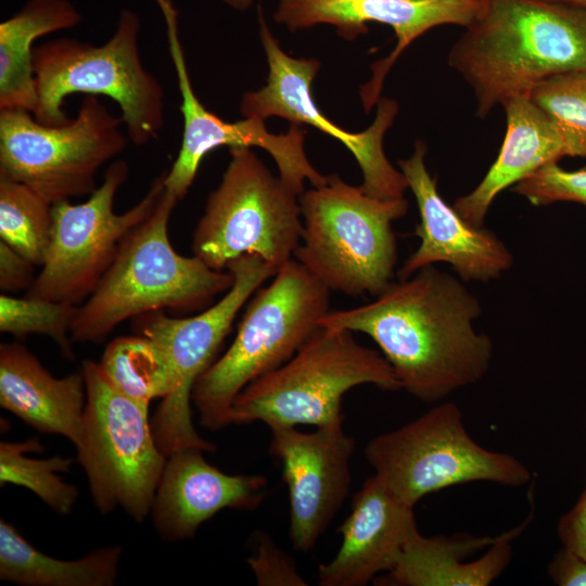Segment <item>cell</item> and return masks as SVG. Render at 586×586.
<instances>
[{
	"mask_svg": "<svg viewBox=\"0 0 586 586\" xmlns=\"http://www.w3.org/2000/svg\"><path fill=\"white\" fill-rule=\"evenodd\" d=\"M481 305L457 278L434 265L391 282L370 303L329 310L319 324L367 334L402 390L436 403L488 371L493 342L474 329Z\"/></svg>",
	"mask_w": 586,
	"mask_h": 586,
	"instance_id": "obj_1",
	"label": "cell"
},
{
	"mask_svg": "<svg viewBox=\"0 0 586 586\" xmlns=\"http://www.w3.org/2000/svg\"><path fill=\"white\" fill-rule=\"evenodd\" d=\"M227 4L235 9H245L251 5L253 0H224Z\"/></svg>",
	"mask_w": 586,
	"mask_h": 586,
	"instance_id": "obj_37",
	"label": "cell"
},
{
	"mask_svg": "<svg viewBox=\"0 0 586 586\" xmlns=\"http://www.w3.org/2000/svg\"><path fill=\"white\" fill-rule=\"evenodd\" d=\"M122 547L98 548L76 560H60L29 544L0 521V578L23 586H111L116 582Z\"/></svg>",
	"mask_w": 586,
	"mask_h": 586,
	"instance_id": "obj_25",
	"label": "cell"
},
{
	"mask_svg": "<svg viewBox=\"0 0 586 586\" xmlns=\"http://www.w3.org/2000/svg\"><path fill=\"white\" fill-rule=\"evenodd\" d=\"M87 392L84 375L54 378L25 346L0 345V405L40 433L75 446L81 435Z\"/></svg>",
	"mask_w": 586,
	"mask_h": 586,
	"instance_id": "obj_23",
	"label": "cell"
},
{
	"mask_svg": "<svg viewBox=\"0 0 586 586\" xmlns=\"http://www.w3.org/2000/svg\"><path fill=\"white\" fill-rule=\"evenodd\" d=\"M485 4L486 0H280L273 17L291 31L331 24L348 40L366 33L368 22L391 26L397 38L396 47L372 65V78L361 87L360 95L368 112L378 103L388 71L413 40L438 25L467 28Z\"/></svg>",
	"mask_w": 586,
	"mask_h": 586,
	"instance_id": "obj_17",
	"label": "cell"
},
{
	"mask_svg": "<svg viewBox=\"0 0 586 586\" xmlns=\"http://www.w3.org/2000/svg\"><path fill=\"white\" fill-rule=\"evenodd\" d=\"M330 290L292 258L249 300L229 348L198 379L192 403L202 426L229 423L235 397L254 380L290 360L330 310Z\"/></svg>",
	"mask_w": 586,
	"mask_h": 586,
	"instance_id": "obj_4",
	"label": "cell"
},
{
	"mask_svg": "<svg viewBox=\"0 0 586 586\" xmlns=\"http://www.w3.org/2000/svg\"><path fill=\"white\" fill-rule=\"evenodd\" d=\"M448 65L485 117L551 77L586 71V11L546 0H486L451 47Z\"/></svg>",
	"mask_w": 586,
	"mask_h": 586,
	"instance_id": "obj_2",
	"label": "cell"
},
{
	"mask_svg": "<svg viewBox=\"0 0 586 586\" xmlns=\"http://www.w3.org/2000/svg\"><path fill=\"white\" fill-rule=\"evenodd\" d=\"M530 95L558 122L570 156L586 157V71L551 77Z\"/></svg>",
	"mask_w": 586,
	"mask_h": 586,
	"instance_id": "obj_30",
	"label": "cell"
},
{
	"mask_svg": "<svg viewBox=\"0 0 586 586\" xmlns=\"http://www.w3.org/2000/svg\"><path fill=\"white\" fill-rule=\"evenodd\" d=\"M496 537L467 534L423 536L417 531L405 545L396 563L378 585L396 586H487L508 566L512 540L527 525Z\"/></svg>",
	"mask_w": 586,
	"mask_h": 586,
	"instance_id": "obj_21",
	"label": "cell"
},
{
	"mask_svg": "<svg viewBox=\"0 0 586 586\" xmlns=\"http://www.w3.org/2000/svg\"><path fill=\"white\" fill-rule=\"evenodd\" d=\"M53 204L30 187L0 176V237L35 266L43 264Z\"/></svg>",
	"mask_w": 586,
	"mask_h": 586,
	"instance_id": "obj_27",
	"label": "cell"
},
{
	"mask_svg": "<svg viewBox=\"0 0 586 586\" xmlns=\"http://www.w3.org/2000/svg\"><path fill=\"white\" fill-rule=\"evenodd\" d=\"M362 384L402 390L382 354L358 343L351 331L320 326L290 360L241 391L229 423L318 428L343 422V396Z\"/></svg>",
	"mask_w": 586,
	"mask_h": 586,
	"instance_id": "obj_7",
	"label": "cell"
},
{
	"mask_svg": "<svg viewBox=\"0 0 586 586\" xmlns=\"http://www.w3.org/2000/svg\"><path fill=\"white\" fill-rule=\"evenodd\" d=\"M177 201L165 187L152 214L123 240L93 292L77 307L73 342H100L123 321L164 308L203 310L232 286L230 271L173 247L168 226Z\"/></svg>",
	"mask_w": 586,
	"mask_h": 586,
	"instance_id": "obj_3",
	"label": "cell"
},
{
	"mask_svg": "<svg viewBox=\"0 0 586 586\" xmlns=\"http://www.w3.org/2000/svg\"><path fill=\"white\" fill-rule=\"evenodd\" d=\"M226 270L233 275L232 286L196 315L173 318L156 310L138 317V333L162 348L173 372L174 390L162 399L151 421L155 441L166 457L187 448L215 451V445L199 435L192 420L194 384L214 362L241 308L278 268L258 256L243 255L231 260Z\"/></svg>",
	"mask_w": 586,
	"mask_h": 586,
	"instance_id": "obj_12",
	"label": "cell"
},
{
	"mask_svg": "<svg viewBox=\"0 0 586 586\" xmlns=\"http://www.w3.org/2000/svg\"><path fill=\"white\" fill-rule=\"evenodd\" d=\"M425 154V143L418 141L413 153L398 161L420 214L415 231L420 244L397 271L398 279L437 263L449 264L463 281L499 278L512 267V253L493 231L471 225L444 201L426 168Z\"/></svg>",
	"mask_w": 586,
	"mask_h": 586,
	"instance_id": "obj_18",
	"label": "cell"
},
{
	"mask_svg": "<svg viewBox=\"0 0 586 586\" xmlns=\"http://www.w3.org/2000/svg\"><path fill=\"white\" fill-rule=\"evenodd\" d=\"M99 366L117 390L145 407L153 399L166 398L174 390L171 368L164 352L141 334L114 339Z\"/></svg>",
	"mask_w": 586,
	"mask_h": 586,
	"instance_id": "obj_26",
	"label": "cell"
},
{
	"mask_svg": "<svg viewBox=\"0 0 586 586\" xmlns=\"http://www.w3.org/2000/svg\"><path fill=\"white\" fill-rule=\"evenodd\" d=\"M563 549L586 561V489L574 508L560 521Z\"/></svg>",
	"mask_w": 586,
	"mask_h": 586,
	"instance_id": "obj_34",
	"label": "cell"
},
{
	"mask_svg": "<svg viewBox=\"0 0 586 586\" xmlns=\"http://www.w3.org/2000/svg\"><path fill=\"white\" fill-rule=\"evenodd\" d=\"M187 448L166 458L151 515L158 535L169 542L192 538L202 523L222 509L254 510L264 500L262 474H227Z\"/></svg>",
	"mask_w": 586,
	"mask_h": 586,
	"instance_id": "obj_19",
	"label": "cell"
},
{
	"mask_svg": "<svg viewBox=\"0 0 586 586\" xmlns=\"http://www.w3.org/2000/svg\"><path fill=\"white\" fill-rule=\"evenodd\" d=\"M80 20L68 0H29L0 24V110L35 112L38 97L33 44L39 37L71 28Z\"/></svg>",
	"mask_w": 586,
	"mask_h": 586,
	"instance_id": "obj_24",
	"label": "cell"
},
{
	"mask_svg": "<svg viewBox=\"0 0 586 586\" xmlns=\"http://www.w3.org/2000/svg\"><path fill=\"white\" fill-rule=\"evenodd\" d=\"M139 33V17L124 10L103 44L65 37L35 46L37 122L68 123L63 104L71 94L104 95L118 104L129 141L144 145L156 139L165 120V92L141 61Z\"/></svg>",
	"mask_w": 586,
	"mask_h": 586,
	"instance_id": "obj_5",
	"label": "cell"
},
{
	"mask_svg": "<svg viewBox=\"0 0 586 586\" xmlns=\"http://www.w3.org/2000/svg\"><path fill=\"white\" fill-rule=\"evenodd\" d=\"M260 40L266 53L269 74L265 87L246 92L241 100L243 117L266 119L285 118L291 124H308L337 139L356 158L362 174V189L371 196L390 200L404 198L407 181L387 160L383 150L385 131L398 112L395 100L380 98L373 123L365 131L348 132L326 117L315 104L311 84L320 68L316 59L288 55L270 33L259 13Z\"/></svg>",
	"mask_w": 586,
	"mask_h": 586,
	"instance_id": "obj_14",
	"label": "cell"
},
{
	"mask_svg": "<svg viewBox=\"0 0 586 586\" xmlns=\"http://www.w3.org/2000/svg\"><path fill=\"white\" fill-rule=\"evenodd\" d=\"M229 153L194 229L193 255L219 271L243 255L258 256L279 269L293 258L301 241L300 195L251 148L233 146Z\"/></svg>",
	"mask_w": 586,
	"mask_h": 586,
	"instance_id": "obj_8",
	"label": "cell"
},
{
	"mask_svg": "<svg viewBox=\"0 0 586 586\" xmlns=\"http://www.w3.org/2000/svg\"><path fill=\"white\" fill-rule=\"evenodd\" d=\"M365 455L374 474L405 504L470 482L520 487L530 469L514 456L489 450L468 433L460 408L442 403L417 419L370 440Z\"/></svg>",
	"mask_w": 586,
	"mask_h": 586,
	"instance_id": "obj_9",
	"label": "cell"
},
{
	"mask_svg": "<svg viewBox=\"0 0 586 586\" xmlns=\"http://www.w3.org/2000/svg\"><path fill=\"white\" fill-rule=\"evenodd\" d=\"M298 201L303 229L294 259L330 291L379 295L397 262L392 224L406 215L408 201L371 196L336 174Z\"/></svg>",
	"mask_w": 586,
	"mask_h": 586,
	"instance_id": "obj_6",
	"label": "cell"
},
{
	"mask_svg": "<svg viewBox=\"0 0 586 586\" xmlns=\"http://www.w3.org/2000/svg\"><path fill=\"white\" fill-rule=\"evenodd\" d=\"M586 11V0H546Z\"/></svg>",
	"mask_w": 586,
	"mask_h": 586,
	"instance_id": "obj_36",
	"label": "cell"
},
{
	"mask_svg": "<svg viewBox=\"0 0 586 586\" xmlns=\"http://www.w3.org/2000/svg\"><path fill=\"white\" fill-rule=\"evenodd\" d=\"M122 116L87 94L74 119L37 122L24 110H0V176L22 182L52 204L90 195L95 175L127 146Z\"/></svg>",
	"mask_w": 586,
	"mask_h": 586,
	"instance_id": "obj_11",
	"label": "cell"
},
{
	"mask_svg": "<svg viewBox=\"0 0 586 586\" xmlns=\"http://www.w3.org/2000/svg\"><path fill=\"white\" fill-rule=\"evenodd\" d=\"M507 130L497 158L482 181L454 203L456 212L475 227H484L496 196L538 168L570 156L565 136L558 122L530 94L502 103Z\"/></svg>",
	"mask_w": 586,
	"mask_h": 586,
	"instance_id": "obj_22",
	"label": "cell"
},
{
	"mask_svg": "<svg viewBox=\"0 0 586 586\" xmlns=\"http://www.w3.org/2000/svg\"><path fill=\"white\" fill-rule=\"evenodd\" d=\"M81 373L87 404L75 447L92 500L103 514L120 507L141 522L151 513L167 458L155 441L149 407L117 390L99 362L85 360Z\"/></svg>",
	"mask_w": 586,
	"mask_h": 586,
	"instance_id": "obj_10",
	"label": "cell"
},
{
	"mask_svg": "<svg viewBox=\"0 0 586 586\" xmlns=\"http://www.w3.org/2000/svg\"><path fill=\"white\" fill-rule=\"evenodd\" d=\"M42 450L38 438L25 442H1L0 484H13L31 491L56 513L68 514L78 497L77 488L64 482L59 473L67 472L72 458L54 456L47 459L28 457Z\"/></svg>",
	"mask_w": 586,
	"mask_h": 586,
	"instance_id": "obj_28",
	"label": "cell"
},
{
	"mask_svg": "<svg viewBox=\"0 0 586 586\" xmlns=\"http://www.w3.org/2000/svg\"><path fill=\"white\" fill-rule=\"evenodd\" d=\"M78 305L37 297L0 296V330L24 337L31 333L51 337L67 359H74L71 327Z\"/></svg>",
	"mask_w": 586,
	"mask_h": 586,
	"instance_id": "obj_29",
	"label": "cell"
},
{
	"mask_svg": "<svg viewBox=\"0 0 586 586\" xmlns=\"http://www.w3.org/2000/svg\"><path fill=\"white\" fill-rule=\"evenodd\" d=\"M548 574L560 586H586V561L562 548L549 563Z\"/></svg>",
	"mask_w": 586,
	"mask_h": 586,
	"instance_id": "obj_35",
	"label": "cell"
},
{
	"mask_svg": "<svg viewBox=\"0 0 586 586\" xmlns=\"http://www.w3.org/2000/svg\"><path fill=\"white\" fill-rule=\"evenodd\" d=\"M35 265L13 247L0 241V289L9 294L30 288L36 279Z\"/></svg>",
	"mask_w": 586,
	"mask_h": 586,
	"instance_id": "obj_33",
	"label": "cell"
},
{
	"mask_svg": "<svg viewBox=\"0 0 586 586\" xmlns=\"http://www.w3.org/2000/svg\"><path fill=\"white\" fill-rule=\"evenodd\" d=\"M413 508L375 474L354 494L351 511L337 532L342 543L332 560L317 570L321 586H364L388 572L410 537L419 531Z\"/></svg>",
	"mask_w": 586,
	"mask_h": 586,
	"instance_id": "obj_20",
	"label": "cell"
},
{
	"mask_svg": "<svg viewBox=\"0 0 586 586\" xmlns=\"http://www.w3.org/2000/svg\"><path fill=\"white\" fill-rule=\"evenodd\" d=\"M154 1L165 21L168 52L181 95L180 111L183 117L181 146L166 173V190L178 201L183 199L203 158L224 145L266 150L277 164L279 177L298 195L304 192L305 180L313 187L324 184L328 176L320 174L308 161L304 150L305 130L298 124H291L285 133L275 135L267 130L264 119L244 117L230 123L202 104L192 88L179 36L178 11L171 0Z\"/></svg>",
	"mask_w": 586,
	"mask_h": 586,
	"instance_id": "obj_15",
	"label": "cell"
},
{
	"mask_svg": "<svg viewBox=\"0 0 586 586\" xmlns=\"http://www.w3.org/2000/svg\"><path fill=\"white\" fill-rule=\"evenodd\" d=\"M513 191L535 206L573 202L586 206V166L566 170L549 163L513 186Z\"/></svg>",
	"mask_w": 586,
	"mask_h": 586,
	"instance_id": "obj_31",
	"label": "cell"
},
{
	"mask_svg": "<svg viewBox=\"0 0 586 586\" xmlns=\"http://www.w3.org/2000/svg\"><path fill=\"white\" fill-rule=\"evenodd\" d=\"M259 586H306L292 557L265 532H257L255 549L246 560Z\"/></svg>",
	"mask_w": 586,
	"mask_h": 586,
	"instance_id": "obj_32",
	"label": "cell"
},
{
	"mask_svg": "<svg viewBox=\"0 0 586 586\" xmlns=\"http://www.w3.org/2000/svg\"><path fill=\"white\" fill-rule=\"evenodd\" d=\"M166 173L154 178L142 199L120 214L114 212V200L129 175L122 158L109 165L102 183L85 202L53 204L50 244L26 296L74 305L86 301L123 240L154 211L165 191Z\"/></svg>",
	"mask_w": 586,
	"mask_h": 586,
	"instance_id": "obj_13",
	"label": "cell"
},
{
	"mask_svg": "<svg viewBox=\"0 0 586 586\" xmlns=\"http://www.w3.org/2000/svg\"><path fill=\"white\" fill-rule=\"evenodd\" d=\"M269 453L280 461L290 506L289 536L298 551L311 550L346 499L355 440L343 422L301 432L269 428Z\"/></svg>",
	"mask_w": 586,
	"mask_h": 586,
	"instance_id": "obj_16",
	"label": "cell"
}]
</instances>
